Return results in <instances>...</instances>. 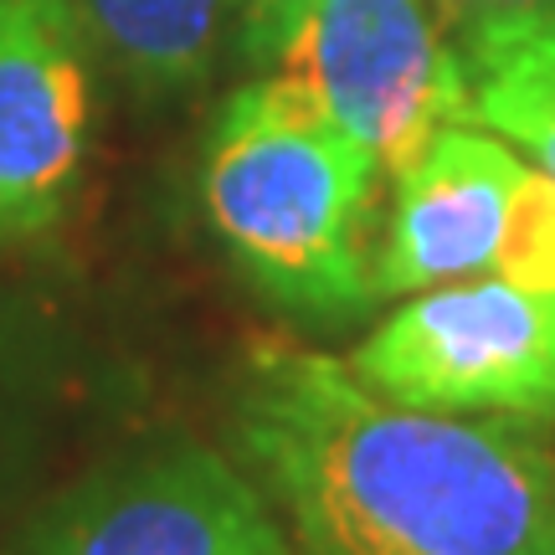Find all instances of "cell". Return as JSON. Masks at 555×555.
Returning a JSON list of instances; mask_svg holds the SVG:
<instances>
[{
	"label": "cell",
	"instance_id": "cell-1",
	"mask_svg": "<svg viewBox=\"0 0 555 555\" xmlns=\"http://www.w3.org/2000/svg\"><path fill=\"white\" fill-rule=\"evenodd\" d=\"M232 437L298 555H555V448L530 422L416 412L262 339Z\"/></svg>",
	"mask_w": 555,
	"mask_h": 555
},
{
	"label": "cell",
	"instance_id": "cell-2",
	"mask_svg": "<svg viewBox=\"0 0 555 555\" xmlns=\"http://www.w3.org/2000/svg\"><path fill=\"white\" fill-rule=\"evenodd\" d=\"M380 180L376 155L304 82L262 73L211 119L201 211L268 304L345 324L376 304L371 221Z\"/></svg>",
	"mask_w": 555,
	"mask_h": 555
},
{
	"label": "cell",
	"instance_id": "cell-3",
	"mask_svg": "<svg viewBox=\"0 0 555 555\" xmlns=\"http://www.w3.org/2000/svg\"><path fill=\"white\" fill-rule=\"evenodd\" d=\"M463 278L555 288V180L483 124H453L391 180L376 298Z\"/></svg>",
	"mask_w": 555,
	"mask_h": 555
},
{
	"label": "cell",
	"instance_id": "cell-4",
	"mask_svg": "<svg viewBox=\"0 0 555 555\" xmlns=\"http://www.w3.org/2000/svg\"><path fill=\"white\" fill-rule=\"evenodd\" d=\"M345 365L416 412L555 427V288L463 278L406 294Z\"/></svg>",
	"mask_w": 555,
	"mask_h": 555
},
{
	"label": "cell",
	"instance_id": "cell-5",
	"mask_svg": "<svg viewBox=\"0 0 555 555\" xmlns=\"http://www.w3.org/2000/svg\"><path fill=\"white\" fill-rule=\"evenodd\" d=\"M268 73H288L397 180L442 129L468 124L457 47L433 0H309Z\"/></svg>",
	"mask_w": 555,
	"mask_h": 555
},
{
	"label": "cell",
	"instance_id": "cell-6",
	"mask_svg": "<svg viewBox=\"0 0 555 555\" xmlns=\"http://www.w3.org/2000/svg\"><path fill=\"white\" fill-rule=\"evenodd\" d=\"M21 555H288L258 478L201 442H159L88 474Z\"/></svg>",
	"mask_w": 555,
	"mask_h": 555
},
{
	"label": "cell",
	"instance_id": "cell-7",
	"mask_svg": "<svg viewBox=\"0 0 555 555\" xmlns=\"http://www.w3.org/2000/svg\"><path fill=\"white\" fill-rule=\"evenodd\" d=\"M93 41L78 0H0V242L52 232L93 139Z\"/></svg>",
	"mask_w": 555,
	"mask_h": 555
},
{
	"label": "cell",
	"instance_id": "cell-8",
	"mask_svg": "<svg viewBox=\"0 0 555 555\" xmlns=\"http://www.w3.org/2000/svg\"><path fill=\"white\" fill-rule=\"evenodd\" d=\"M468 124L494 129L555 180V0L453 31Z\"/></svg>",
	"mask_w": 555,
	"mask_h": 555
},
{
	"label": "cell",
	"instance_id": "cell-9",
	"mask_svg": "<svg viewBox=\"0 0 555 555\" xmlns=\"http://www.w3.org/2000/svg\"><path fill=\"white\" fill-rule=\"evenodd\" d=\"M93 57L144 99L191 93L217 73L242 0H78Z\"/></svg>",
	"mask_w": 555,
	"mask_h": 555
},
{
	"label": "cell",
	"instance_id": "cell-10",
	"mask_svg": "<svg viewBox=\"0 0 555 555\" xmlns=\"http://www.w3.org/2000/svg\"><path fill=\"white\" fill-rule=\"evenodd\" d=\"M304 5H309V0H242V31H237L242 47L268 67L278 52V41L288 37V26H294V16Z\"/></svg>",
	"mask_w": 555,
	"mask_h": 555
},
{
	"label": "cell",
	"instance_id": "cell-11",
	"mask_svg": "<svg viewBox=\"0 0 555 555\" xmlns=\"http://www.w3.org/2000/svg\"><path fill=\"white\" fill-rule=\"evenodd\" d=\"M519 5H535V0H433L437 21L448 26V37H453L457 26H468V21L504 16V11H519Z\"/></svg>",
	"mask_w": 555,
	"mask_h": 555
},
{
	"label": "cell",
	"instance_id": "cell-12",
	"mask_svg": "<svg viewBox=\"0 0 555 555\" xmlns=\"http://www.w3.org/2000/svg\"><path fill=\"white\" fill-rule=\"evenodd\" d=\"M0 463H5V433H0Z\"/></svg>",
	"mask_w": 555,
	"mask_h": 555
},
{
	"label": "cell",
	"instance_id": "cell-13",
	"mask_svg": "<svg viewBox=\"0 0 555 555\" xmlns=\"http://www.w3.org/2000/svg\"><path fill=\"white\" fill-rule=\"evenodd\" d=\"M288 555H294V551H288Z\"/></svg>",
	"mask_w": 555,
	"mask_h": 555
}]
</instances>
